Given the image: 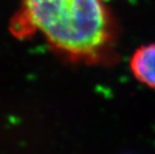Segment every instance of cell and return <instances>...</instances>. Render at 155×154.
<instances>
[{
    "label": "cell",
    "mask_w": 155,
    "mask_h": 154,
    "mask_svg": "<svg viewBox=\"0 0 155 154\" xmlns=\"http://www.w3.org/2000/svg\"><path fill=\"white\" fill-rule=\"evenodd\" d=\"M13 31L39 33L71 59L95 61L110 48L113 25L102 0H19Z\"/></svg>",
    "instance_id": "6da1fadb"
},
{
    "label": "cell",
    "mask_w": 155,
    "mask_h": 154,
    "mask_svg": "<svg viewBox=\"0 0 155 154\" xmlns=\"http://www.w3.org/2000/svg\"><path fill=\"white\" fill-rule=\"evenodd\" d=\"M130 68L138 81L155 89V43L143 45L135 50Z\"/></svg>",
    "instance_id": "7a4b0ae2"
}]
</instances>
